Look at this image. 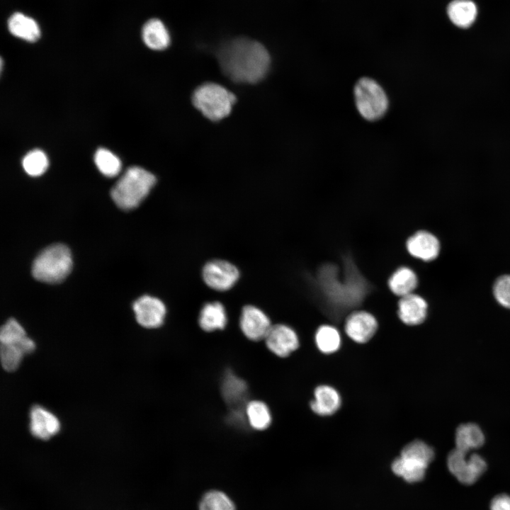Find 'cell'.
<instances>
[{
    "mask_svg": "<svg viewBox=\"0 0 510 510\" xmlns=\"http://www.w3.org/2000/svg\"><path fill=\"white\" fill-rule=\"evenodd\" d=\"M378 329L375 317L366 311L351 313L345 322V332L353 341L363 344L368 341Z\"/></svg>",
    "mask_w": 510,
    "mask_h": 510,
    "instance_id": "cell-12",
    "label": "cell"
},
{
    "mask_svg": "<svg viewBox=\"0 0 510 510\" xmlns=\"http://www.w3.org/2000/svg\"><path fill=\"white\" fill-rule=\"evenodd\" d=\"M26 336L24 329L13 318H10L1 328V344H18Z\"/></svg>",
    "mask_w": 510,
    "mask_h": 510,
    "instance_id": "cell-30",
    "label": "cell"
},
{
    "mask_svg": "<svg viewBox=\"0 0 510 510\" xmlns=\"http://www.w3.org/2000/svg\"><path fill=\"white\" fill-rule=\"evenodd\" d=\"M29 416L30 431L38 439L48 440L60 430V423L57 417L40 405L33 406Z\"/></svg>",
    "mask_w": 510,
    "mask_h": 510,
    "instance_id": "cell-13",
    "label": "cell"
},
{
    "mask_svg": "<svg viewBox=\"0 0 510 510\" xmlns=\"http://www.w3.org/2000/svg\"><path fill=\"white\" fill-rule=\"evenodd\" d=\"M447 466L450 472L461 483L470 485L476 482L485 472L487 463L485 459L477 453L452 450L447 457Z\"/></svg>",
    "mask_w": 510,
    "mask_h": 510,
    "instance_id": "cell-7",
    "label": "cell"
},
{
    "mask_svg": "<svg viewBox=\"0 0 510 510\" xmlns=\"http://www.w3.org/2000/svg\"><path fill=\"white\" fill-rule=\"evenodd\" d=\"M94 161L98 170L105 176H116L121 168L120 159L108 149L100 148L94 156Z\"/></svg>",
    "mask_w": 510,
    "mask_h": 510,
    "instance_id": "cell-27",
    "label": "cell"
},
{
    "mask_svg": "<svg viewBox=\"0 0 510 510\" xmlns=\"http://www.w3.org/2000/svg\"><path fill=\"white\" fill-rule=\"evenodd\" d=\"M221 391L226 402L232 407H239L246 398L248 387L243 379L228 372L223 378Z\"/></svg>",
    "mask_w": 510,
    "mask_h": 510,
    "instance_id": "cell-21",
    "label": "cell"
},
{
    "mask_svg": "<svg viewBox=\"0 0 510 510\" xmlns=\"http://www.w3.org/2000/svg\"><path fill=\"white\" fill-rule=\"evenodd\" d=\"M485 442V436L481 427L472 422L460 424L455 433V448L468 453L481 448Z\"/></svg>",
    "mask_w": 510,
    "mask_h": 510,
    "instance_id": "cell-17",
    "label": "cell"
},
{
    "mask_svg": "<svg viewBox=\"0 0 510 510\" xmlns=\"http://www.w3.org/2000/svg\"><path fill=\"white\" fill-rule=\"evenodd\" d=\"M427 303L421 296L411 293L401 297L397 314L401 321L411 326L421 324L427 315Z\"/></svg>",
    "mask_w": 510,
    "mask_h": 510,
    "instance_id": "cell-15",
    "label": "cell"
},
{
    "mask_svg": "<svg viewBox=\"0 0 510 510\" xmlns=\"http://www.w3.org/2000/svg\"><path fill=\"white\" fill-rule=\"evenodd\" d=\"M450 21L460 28H468L477 16V6L470 0H454L449 4L447 9Z\"/></svg>",
    "mask_w": 510,
    "mask_h": 510,
    "instance_id": "cell-22",
    "label": "cell"
},
{
    "mask_svg": "<svg viewBox=\"0 0 510 510\" xmlns=\"http://www.w3.org/2000/svg\"><path fill=\"white\" fill-rule=\"evenodd\" d=\"M7 28L12 35L29 42L38 41L41 35L38 23L33 18L19 11L9 16Z\"/></svg>",
    "mask_w": 510,
    "mask_h": 510,
    "instance_id": "cell-16",
    "label": "cell"
},
{
    "mask_svg": "<svg viewBox=\"0 0 510 510\" xmlns=\"http://www.w3.org/2000/svg\"><path fill=\"white\" fill-rule=\"evenodd\" d=\"M417 284L418 278L416 273L411 268L405 266L397 268L388 280L390 290L400 298L413 293Z\"/></svg>",
    "mask_w": 510,
    "mask_h": 510,
    "instance_id": "cell-23",
    "label": "cell"
},
{
    "mask_svg": "<svg viewBox=\"0 0 510 510\" xmlns=\"http://www.w3.org/2000/svg\"><path fill=\"white\" fill-rule=\"evenodd\" d=\"M23 167L25 171L32 176L42 174L48 166V160L45 154L40 149L29 152L23 159Z\"/></svg>",
    "mask_w": 510,
    "mask_h": 510,
    "instance_id": "cell-29",
    "label": "cell"
},
{
    "mask_svg": "<svg viewBox=\"0 0 510 510\" xmlns=\"http://www.w3.org/2000/svg\"><path fill=\"white\" fill-rule=\"evenodd\" d=\"M314 397V399L310 402V408L319 415H331L340 407V395L332 386L323 385L317 387Z\"/></svg>",
    "mask_w": 510,
    "mask_h": 510,
    "instance_id": "cell-18",
    "label": "cell"
},
{
    "mask_svg": "<svg viewBox=\"0 0 510 510\" xmlns=\"http://www.w3.org/2000/svg\"><path fill=\"white\" fill-rule=\"evenodd\" d=\"M237 101L235 95L225 86L206 82L193 93L192 103L208 120L217 122L227 117Z\"/></svg>",
    "mask_w": 510,
    "mask_h": 510,
    "instance_id": "cell-3",
    "label": "cell"
},
{
    "mask_svg": "<svg viewBox=\"0 0 510 510\" xmlns=\"http://www.w3.org/2000/svg\"><path fill=\"white\" fill-rule=\"evenodd\" d=\"M315 343L318 349L326 354L334 353L341 346V335L332 325L320 326L315 333Z\"/></svg>",
    "mask_w": 510,
    "mask_h": 510,
    "instance_id": "cell-25",
    "label": "cell"
},
{
    "mask_svg": "<svg viewBox=\"0 0 510 510\" xmlns=\"http://www.w3.org/2000/svg\"><path fill=\"white\" fill-rule=\"evenodd\" d=\"M202 274L205 284L218 291H225L232 288L239 276L237 267L224 260L208 262L203 267Z\"/></svg>",
    "mask_w": 510,
    "mask_h": 510,
    "instance_id": "cell-8",
    "label": "cell"
},
{
    "mask_svg": "<svg viewBox=\"0 0 510 510\" xmlns=\"http://www.w3.org/2000/svg\"><path fill=\"white\" fill-rule=\"evenodd\" d=\"M493 293L495 299L501 305L510 309V275H504L497 279Z\"/></svg>",
    "mask_w": 510,
    "mask_h": 510,
    "instance_id": "cell-31",
    "label": "cell"
},
{
    "mask_svg": "<svg viewBox=\"0 0 510 510\" xmlns=\"http://www.w3.org/2000/svg\"><path fill=\"white\" fill-rule=\"evenodd\" d=\"M244 412L249 424L255 430L263 431L271 425V412L268 406L261 401L252 400L247 402Z\"/></svg>",
    "mask_w": 510,
    "mask_h": 510,
    "instance_id": "cell-24",
    "label": "cell"
},
{
    "mask_svg": "<svg viewBox=\"0 0 510 510\" xmlns=\"http://www.w3.org/2000/svg\"><path fill=\"white\" fill-rule=\"evenodd\" d=\"M217 59L222 72L232 81L256 84L267 75L271 57L260 42L246 38H237L223 45Z\"/></svg>",
    "mask_w": 510,
    "mask_h": 510,
    "instance_id": "cell-1",
    "label": "cell"
},
{
    "mask_svg": "<svg viewBox=\"0 0 510 510\" xmlns=\"http://www.w3.org/2000/svg\"><path fill=\"white\" fill-rule=\"evenodd\" d=\"M22 341L16 344H1V363L5 370L13 372L16 370L21 364L23 356L26 355L21 346Z\"/></svg>",
    "mask_w": 510,
    "mask_h": 510,
    "instance_id": "cell-28",
    "label": "cell"
},
{
    "mask_svg": "<svg viewBox=\"0 0 510 510\" xmlns=\"http://www.w3.org/2000/svg\"><path fill=\"white\" fill-rule=\"evenodd\" d=\"M157 178L139 166L128 168L110 191L117 206L124 210L137 208L155 185Z\"/></svg>",
    "mask_w": 510,
    "mask_h": 510,
    "instance_id": "cell-2",
    "label": "cell"
},
{
    "mask_svg": "<svg viewBox=\"0 0 510 510\" xmlns=\"http://www.w3.org/2000/svg\"><path fill=\"white\" fill-rule=\"evenodd\" d=\"M409 253L415 258L429 261L435 259L440 251L438 239L426 231H419L407 241Z\"/></svg>",
    "mask_w": 510,
    "mask_h": 510,
    "instance_id": "cell-14",
    "label": "cell"
},
{
    "mask_svg": "<svg viewBox=\"0 0 510 510\" xmlns=\"http://www.w3.org/2000/svg\"><path fill=\"white\" fill-rule=\"evenodd\" d=\"M132 306L136 320L142 327L154 329L163 324L166 310L159 298L143 295L135 300Z\"/></svg>",
    "mask_w": 510,
    "mask_h": 510,
    "instance_id": "cell-9",
    "label": "cell"
},
{
    "mask_svg": "<svg viewBox=\"0 0 510 510\" xmlns=\"http://www.w3.org/2000/svg\"><path fill=\"white\" fill-rule=\"evenodd\" d=\"M434 450L425 442L415 440L405 446L392 463V470L408 482L421 481L434 459Z\"/></svg>",
    "mask_w": 510,
    "mask_h": 510,
    "instance_id": "cell-4",
    "label": "cell"
},
{
    "mask_svg": "<svg viewBox=\"0 0 510 510\" xmlns=\"http://www.w3.org/2000/svg\"><path fill=\"white\" fill-rule=\"evenodd\" d=\"M239 326L244 336L252 341L264 339L272 327L268 317L261 310L253 305L243 307Z\"/></svg>",
    "mask_w": 510,
    "mask_h": 510,
    "instance_id": "cell-10",
    "label": "cell"
},
{
    "mask_svg": "<svg viewBox=\"0 0 510 510\" xmlns=\"http://www.w3.org/2000/svg\"><path fill=\"white\" fill-rule=\"evenodd\" d=\"M490 510H510V496L500 494L494 497L490 503Z\"/></svg>",
    "mask_w": 510,
    "mask_h": 510,
    "instance_id": "cell-32",
    "label": "cell"
},
{
    "mask_svg": "<svg viewBox=\"0 0 510 510\" xmlns=\"http://www.w3.org/2000/svg\"><path fill=\"white\" fill-rule=\"evenodd\" d=\"M72 267V254L62 244H55L42 250L33 261L32 274L41 282L57 283L62 281Z\"/></svg>",
    "mask_w": 510,
    "mask_h": 510,
    "instance_id": "cell-5",
    "label": "cell"
},
{
    "mask_svg": "<svg viewBox=\"0 0 510 510\" xmlns=\"http://www.w3.org/2000/svg\"><path fill=\"white\" fill-rule=\"evenodd\" d=\"M353 97L356 109L368 121L381 119L389 108L388 96L382 86L370 77H362L355 84Z\"/></svg>",
    "mask_w": 510,
    "mask_h": 510,
    "instance_id": "cell-6",
    "label": "cell"
},
{
    "mask_svg": "<svg viewBox=\"0 0 510 510\" xmlns=\"http://www.w3.org/2000/svg\"><path fill=\"white\" fill-rule=\"evenodd\" d=\"M264 340L268 348L279 357L289 356L299 346V339L295 332L283 324L273 325Z\"/></svg>",
    "mask_w": 510,
    "mask_h": 510,
    "instance_id": "cell-11",
    "label": "cell"
},
{
    "mask_svg": "<svg viewBox=\"0 0 510 510\" xmlns=\"http://www.w3.org/2000/svg\"><path fill=\"white\" fill-rule=\"evenodd\" d=\"M142 38L147 47L157 51L168 47L171 41L165 25L157 18L149 19L143 25Z\"/></svg>",
    "mask_w": 510,
    "mask_h": 510,
    "instance_id": "cell-19",
    "label": "cell"
},
{
    "mask_svg": "<svg viewBox=\"0 0 510 510\" xmlns=\"http://www.w3.org/2000/svg\"><path fill=\"white\" fill-rule=\"evenodd\" d=\"M227 322L225 309L220 302L206 303L200 310L198 323L200 328L205 332L222 329Z\"/></svg>",
    "mask_w": 510,
    "mask_h": 510,
    "instance_id": "cell-20",
    "label": "cell"
},
{
    "mask_svg": "<svg viewBox=\"0 0 510 510\" xmlns=\"http://www.w3.org/2000/svg\"><path fill=\"white\" fill-rule=\"evenodd\" d=\"M198 510H236V506L224 492L210 489L202 495L198 503Z\"/></svg>",
    "mask_w": 510,
    "mask_h": 510,
    "instance_id": "cell-26",
    "label": "cell"
}]
</instances>
